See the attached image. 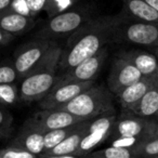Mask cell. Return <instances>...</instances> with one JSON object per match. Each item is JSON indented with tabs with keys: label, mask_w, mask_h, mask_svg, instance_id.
<instances>
[{
	"label": "cell",
	"mask_w": 158,
	"mask_h": 158,
	"mask_svg": "<svg viewBox=\"0 0 158 158\" xmlns=\"http://www.w3.org/2000/svg\"><path fill=\"white\" fill-rule=\"evenodd\" d=\"M123 21L120 13L98 16L89 21L68 37L64 48H62L59 69L65 73L99 53L106 44L112 42L115 28Z\"/></svg>",
	"instance_id": "obj_1"
},
{
	"label": "cell",
	"mask_w": 158,
	"mask_h": 158,
	"mask_svg": "<svg viewBox=\"0 0 158 158\" xmlns=\"http://www.w3.org/2000/svg\"><path fill=\"white\" fill-rule=\"evenodd\" d=\"M62 48L54 42L41 62L21 80L19 85L20 102L29 103L41 101L48 95L57 81L56 70L59 69Z\"/></svg>",
	"instance_id": "obj_2"
},
{
	"label": "cell",
	"mask_w": 158,
	"mask_h": 158,
	"mask_svg": "<svg viewBox=\"0 0 158 158\" xmlns=\"http://www.w3.org/2000/svg\"><path fill=\"white\" fill-rule=\"evenodd\" d=\"M59 110L70 113L82 120H92L102 115L115 113L113 94L107 87L94 85Z\"/></svg>",
	"instance_id": "obj_3"
},
{
	"label": "cell",
	"mask_w": 158,
	"mask_h": 158,
	"mask_svg": "<svg viewBox=\"0 0 158 158\" xmlns=\"http://www.w3.org/2000/svg\"><path fill=\"white\" fill-rule=\"evenodd\" d=\"M93 19L91 12L87 8H75L62 11L53 15L39 31L36 39L53 40L55 38L73 35Z\"/></svg>",
	"instance_id": "obj_4"
},
{
	"label": "cell",
	"mask_w": 158,
	"mask_h": 158,
	"mask_svg": "<svg viewBox=\"0 0 158 158\" xmlns=\"http://www.w3.org/2000/svg\"><path fill=\"white\" fill-rule=\"evenodd\" d=\"M112 42L133 44L158 47V24L141 22H126L125 20L117 25L113 34Z\"/></svg>",
	"instance_id": "obj_5"
},
{
	"label": "cell",
	"mask_w": 158,
	"mask_h": 158,
	"mask_svg": "<svg viewBox=\"0 0 158 158\" xmlns=\"http://www.w3.org/2000/svg\"><path fill=\"white\" fill-rule=\"evenodd\" d=\"M54 42V40L35 38L33 41L23 44L15 51L12 62L20 80L24 79L44 60Z\"/></svg>",
	"instance_id": "obj_6"
},
{
	"label": "cell",
	"mask_w": 158,
	"mask_h": 158,
	"mask_svg": "<svg viewBox=\"0 0 158 158\" xmlns=\"http://www.w3.org/2000/svg\"><path fill=\"white\" fill-rule=\"evenodd\" d=\"M95 85V81H74L59 78L46 98L39 101L41 110H59Z\"/></svg>",
	"instance_id": "obj_7"
},
{
	"label": "cell",
	"mask_w": 158,
	"mask_h": 158,
	"mask_svg": "<svg viewBox=\"0 0 158 158\" xmlns=\"http://www.w3.org/2000/svg\"><path fill=\"white\" fill-rule=\"evenodd\" d=\"M155 120L135 115L130 110H123L117 117L108 140L117 138H139L147 140L151 138Z\"/></svg>",
	"instance_id": "obj_8"
},
{
	"label": "cell",
	"mask_w": 158,
	"mask_h": 158,
	"mask_svg": "<svg viewBox=\"0 0 158 158\" xmlns=\"http://www.w3.org/2000/svg\"><path fill=\"white\" fill-rule=\"evenodd\" d=\"M116 119L117 116L115 113H108L92 119L89 123L81 143L79 145L76 156L80 158L85 157L88 154L92 153L97 146L107 141L112 133Z\"/></svg>",
	"instance_id": "obj_9"
},
{
	"label": "cell",
	"mask_w": 158,
	"mask_h": 158,
	"mask_svg": "<svg viewBox=\"0 0 158 158\" xmlns=\"http://www.w3.org/2000/svg\"><path fill=\"white\" fill-rule=\"evenodd\" d=\"M44 134L46 132L31 117L24 123L9 146L23 149L39 157L44 154Z\"/></svg>",
	"instance_id": "obj_10"
},
{
	"label": "cell",
	"mask_w": 158,
	"mask_h": 158,
	"mask_svg": "<svg viewBox=\"0 0 158 158\" xmlns=\"http://www.w3.org/2000/svg\"><path fill=\"white\" fill-rule=\"evenodd\" d=\"M143 78V75L126 60L116 56L113 61L107 78V88L117 95L128 86Z\"/></svg>",
	"instance_id": "obj_11"
},
{
	"label": "cell",
	"mask_w": 158,
	"mask_h": 158,
	"mask_svg": "<svg viewBox=\"0 0 158 158\" xmlns=\"http://www.w3.org/2000/svg\"><path fill=\"white\" fill-rule=\"evenodd\" d=\"M108 55L107 48H104L93 56L81 62L76 67L63 73L62 79L74 80V81H95L97 77L103 68Z\"/></svg>",
	"instance_id": "obj_12"
},
{
	"label": "cell",
	"mask_w": 158,
	"mask_h": 158,
	"mask_svg": "<svg viewBox=\"0 0 158 158\" xmlns=\"http://www.w3.org/2000/svg\"><path fill=\"white\" fill-rule=\"evenodd\" d=\"M31 118L44 132L64 129L82 121H87L63 110H41Z\"/></svg>",
	"instance_id": "obj_13"
},
{
	"label": "cell",
	"mask_w": 158,
	"mask_h": 158,
	"mask_svg": "<svg viewBox=\"0 0 158 158\" xmlns=\"http://www.w3.org/2000/svg\"><path fill=\"white\" fill-rule=\"evenodd\" d=\"M134 66L143 77L158 79V59L153 52L145 50L121 51L117 54Z\"/></svg>",
	"instance_id": "obj_14"
},
{
	"label": "cell",
	"mask_w": 158,
	"mask_h": 158,
	"mask_svg": "<svg viewBox=\"0 0 158 158\" xmlns=\"http://www.w3.org/2000/svg\"><path fill=\"white\" fill-rule=\"evenodd\" d=\"M123 9L120 14L126 22L158 24V12L144 0H123Z\"/></svg>",
	"instance_id": "obj_15"
},
{
	"label": "cell",
	"mask_w": 158,
	"mask_h": 158,
	"mask_svg": "<svg viewBox=\"0 0 158 158\" xmlns=\"http://www.w3.org/2000/svg\"><path fill=\"white\" fill-rule=\"evenodd\" d=\"M157 81L158 79L143 77L142 79L138 80L136 82L125 88L120 93H118L116 95L121 107L123 110H132L136 106V104L141 101V99L144 97L145 93Z\"/></svg>",
	"instance_id": "obj_16"
},
{
	"label": "cell",
	"mask_w": 158,
	"mask_h": 158,
	"mask_svg": "<svg viewBox=\"0 0 158 158\" xmlns=\"http://www.w3.org/2000/svg\"><path fill=\"white\" fill-rule=\"evenodd\" d=\"M36 25L35 18L10 9L0 15V28L14 37L27 33Z\"/></svg>",
	"instance_id": "obj_17"
},
{
	"label": "cell",
	"mask_w": 158,
	"mask_h": 158,
	"mask_svg": "<svg viewBox=\"0 0 158 158\" xmlns=\"http://www.w3.org/2000/svg\"><path fill=\"white\" fill-rule=\"evenodd\" d=\"M91 120H87L82 123L78 130L72 133L69 136L65 139L63 142L60 143L57 146H55L53 149L46 153V155H55V156H62V155H75L78 152L79 145L81 143L85 134L88 129V126Z\"/></svg>",
	"instance_id": "obj_18"
},
{
	"label": "cell",
	"mask_w": 158,
	"mask_h": 158,
	"mask_svg": "<svg viewBox=\"0 0 158 158\" xmlns=\"http://www.w3.org/2000/svg\"><path fill=\"white\" fill-rule=\"evenodd\" d=\"M130 112L144 118L158 116V81L145 93L141 101Z\"/></svg>",
	"instance_id": "obj_19"
},
{
	"label": "cell",
	"mask_w": 158,
	"mask_h": 158,
	"mask_svg": "<svg viewBox=\"0 0 158 158\" xmlns=\"http://www.w3.org/2000/svg\"><path fill=\"white\" fill-rule=\"evenodd\" d=\"M82 123H85V121H82ZM82 123H77V125L72 126V127L64 128V129H56L46 132V134H44V154L53 149L60 143L63 142L67 136H69L76 130H78L80 126L82 125Z\"/></svg>",
	"instance_id": "obj_20"
},
{
	"label": "cell",
	"mask_w": 158,
	"mask_h": 158,
	"mask_svg": "<svg viewBox=\"0 0 158 158\" xmlns=\"http://www.w3.org/2000/svg\"><path fill=\"white\" fill-rule=\"evenodd\" d=\"M135 154L132 149L123 147L110 146L101 151L92 152L82 158H134Z\"/></svg>",
	"instance_id": "obj_21"
},
{
	"label": "cell",
	"mask_w": 158,
	"mask_h": 158,
	"mask_svg": "<svg viewBox=\"0 0 158 158\" xmlns=\"http://www.w3.org/2000/svg\"><path fill=\"white\" fill-rule=\"evenodd\" d=\"M20 103V90L16 84L0 85V106L8 107Z\"/></svg>",
	"instance_id": "obj_22"
},
{
	"label": "cell",
	"mask_w": 158,
	"mask_h": 158,
	"mask_svg": "<svg viewBox=\"0 0 158 158\" xmlns=\"http://www.w3.org/2000/svg\"><path fill=\"white\" fill-rule=\"evenodd\" d=\"M25 8V14L35 18L41 11L54 7L56 0H21Z\"/></svg>",
	"instance_id": "obj_23"
},
{
	"label": "cell",
	"mask_w": 158,
	"mask_h": 158,
	"mask_svg": "<svg viewBox=\"0 0 158 158\" xmlns=\"http://www.w3.org/2000/svg\"><path fill=\"white\" fill-rule=\"evenodd\" d=\"M19 74L13 65V62L0 63V85L15 84L19 81Z\"/></svg>",
	"instance_id": "obj_24"
},
{
	"label": "cell",
	"mask_w": 158,
	"mask_h": 158,
	"mask_svg": "<svg viewBox=\"0 0 158 158\" xmlns=\"http://www.w3.org/2000/svg\"><path fill=\"white\" fill-rule=\"evenodd\" d=\"M13 130V116L7 107L0 106V141L8 138Z\"/></svg>",
	"instance_id": "obj_25"
},
{
	"label": "cell",
	"mask_w": 158,
	"mask_h": 158,
	"mask_svg": "<svg viewBox=\"0 0 158 158\" xmlns=\"http://www.w3.org/2000/svg\"><path fill=\"white\" fill-rule=\"evenodd\" d=\"M135 156H157L158 155V138L147 139L138 145L134 149H132Z\"/></svg>",
	"instance_id": "obj_26"
},
{
	"label": "cell",
	"mask_w": 158,
	"mask_h": 158,
	"mask_svg": "<svg viewBox=\"0 0 158 158\" xmlns=\"http://www.w3.org/2000/svg\"><path fill=\"white\" fill-rule=\"evenodd\" d=\"M0 158H39L38 156L15 147L8 146L0 149Z\"/></svg>",
	"instance_id": "obj_27"
},
{
	"label": "cell",
	"mask_w": 158,
	"mask_h": 158,
	"mask_svg": "<svg viewBox=\"0 0 158 158\" xmlns=\"http://www.w3.org/2000/svg\"><path fill=\"white\" fill-rule=\"evenodd\" d=\"M142 141L144 140L139 138H117L114 140H110V146L134 149Z\"/></svg>",
	"instance_id": "obj_28"
},
{
	"label": "cell",
	"mask_w": 158,
	"mask_h": 158,
	"mask_svg": "<svg viewBox=\"0 0 158 158\" xmlns=\"http://www.w3.org/2000/svg\"><path fill=\"white\" fill-rule=\"evenodd\" d=\"M14 39V36L0 28V47L7 46Z\"/></svg>",
	"instance_id": "obj_29"
},
{
	"label": "cell",
	"mask_w": 158,
	"mask_h": 158,
	"mask_svg": "<svg viewBox=\"0 0 158 158\" xmlns=\"http://www.w3.org/2000/svg\"><path fill=\"white\" fill-rule=\"evenodd\" d=\"M14 0H0V15H2L7 11L11 9Z\"/></svg>",
	"instance_id": "obj_30"
},
{
	"label": "cell",
	"mask_w": 158,
	"mask_h": 158,
	"mask_svg": "<svg viewBox=\"0 0 158 158\" xmlns=\"http://www.w3.org/2000/svg\"><path fill=\"white\" fill-rule=\"evenodd\" d=\"M39 158H80L78 156H75V155H62V156H55V155H44L39 156Z\"/></svg>",
	"instance_id": "obj_31"
},
{
	"label": "cell",
	"mask_w": 158,
	"mask_h": 158,
	"mask_svg": "<svg viewBox=\"0 0 158 158\" xmlns=\"http://www.w3.org/2000/svg\"><path fill=\"white\" fill-rule=\"evenodd\" d=\"M154 138H158V120H155V125H154L153 131H152L151 138L149 139H154Z\"/></svg>",
	"instance_id": "obj_32"
},
{
	"label": "cell",
	"mask_w": 158,
	"mask_h": 158,
	"mask_svg": "<svg viewBox=\"0 0 158 158\" xmlns=\"http://www.w3.org/2000/svg\"><path fill=\"white\" fill-rule=\"evenodd\" d=\"M144 1L158 12V0H144Z\"/></svg>",
	"instance_id": "obj_33"
},
{
	"label": "cell",
	"mask_w": 158,
	"mask_h": 158,
	"mask_svg": "<svg viewBox=\"0 0 158 158\" xmlns=\"http://www.w3.org/2000/svg\"><path fill=\"white\" fill-rule=\"evenodd\" d=\"M152 52H153L154 54L157 56V59H158V48H153V51H152Z\"/></svg>",
	"instance_id": "obj_34"
},
{
	"label": "cell",
	"mask_w": 158,
	"mask_h": 158,
	"mask_svg": "<svg viewBox=\"0 0 158 158\" xmlns=\"http://www.w3.org/2000/svg\"><path fill=\"white\" fill-rule=\"evenodd\" d=\"M157 48H158V47H157Z\"/></svg>",
	"instance_id": "obj_35"
}]
</instances>
